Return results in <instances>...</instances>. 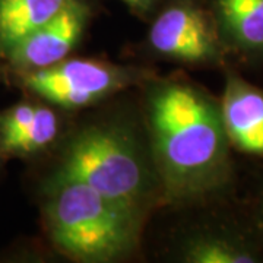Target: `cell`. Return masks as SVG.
<instances>
[{"instance_id": "obj_1", "label": "cell", "mask_w": 263, "mask_h": 263, "mask_svg": "<svg viewBox=\"0 0 263 263\" xmlns=\"http://www.w3.org/2000/svg\"><path fill=\"white\" fill-rule=\"evenodd\" d=\"M151 124L161 171L174 193L197 196L226 186L230 141L211 98L187 85L164 86L152 98Z\"/></svg>"}, {"instance_id": "obj_2", "label": "cell", "mask_w": 263, "mask_h": 263, "mask_svg": "<svg viewBox=\"0 0 263 263\" xmlns=\"http://www.w3.org/2000/svg\"><path fill=\"white\" fill-rule=\"evenodd\" d=\"M46 218L54 245L85 262L120 257L130 250L138 234V214L76 180L54 179Z\"/></svg>"}, {"instance_id": "obj_3", "label": "cell", "mask_w": 263, "mask_h": 263, "mask_svg": "<svg viewBox=\"0 0 263 263\" xmlns=\"http://www.w3.org/2000/svg\"><path fill=\"white\" fill-rule=\"evenodd\" d=\"M56 177L84 183L135 214L148 192L139 152L126 135L111 127L78 133L65 149Z\"/></svg>"}, {"instance_id": "obj_4", "label": "cell", "mask_w": 263, "mask_h": 263, "mask_svg": "<svg viewBox=\"0 0 263 263\" xmlns=\"http://www.w3.org/2000/svg\"><path fill=\"white\" fill-rule=\"evenodd\" d=\"M24 82L31 91L50 103L76 108L114 91L122 85L123 75L120 70L104 63L75 59L28 70Z\"/></svg>"}, {"instance_id": "obj_5", "label": "cell", "mask_w": 263, "mask_h": 263, "mask_svg": "<svg viewBox=\"0 0 263 263\" xmlns=\"http://www.w3.org/2000/svg\"><path fill=\"white\" fill-rule=\"evenodd\" d=\"M152 47L183 62H209L218 56V44L205 16L186 6L170 8L151 28Z\"/></svg>"}, {"instance_id": "obj_6", "label": "cell", "mask_w": 263, "mask_h": 263, "mask_svg": "<svg viewBox=\"0 0 263 263\" xmlns=\"http://www.w3.org/2000/svg\"><path fill=\"white\" fill-rule=\"evenodd\" d=\"M86 10L76 0H67L63 9L47 24L21 41L8 57L13 65L28 72L65 60L79 41L85 27Z\"/></svg>"}, {"instance_id": "obj_7", "label": "cell", "mask_w": 263, "mask_h": 263, "mask_svg": "<svg viewBox=\"0 0 263 263\" xmlns=\"http://www.w3.org/2000/svg\"><path fill=\"white\" fill-rule=\"evenodd\" d=\"M228 141L245 154L263 157V92L230 76L219 105Z\"/></svg>"}, {"instance_id": "obj_8", "label": "cell", "mask_w": 263, "mask_h": 263, "mask_svg": "<svg viewBox=\"0 0 263 263\" xmlns=\"http://www.w3.org/2000/svg\"><path fill=\"white\" fill-rule=\"evenodd\" d=\"M67 0H0V51L6 56L47 24Z\"/></svg>"}, {"instance_id": "obj_9", "label": "cell", "mask_w": 263, "mask_h": 263, "mask_svg": "<svg viewBox=\"0 0 263 263\" xmlns=\"http://www.w3.org/2000/svg\"><path fill=\"white\" fill-rule=\"evenodd\" d=\"M218 15L234 47L263 54V0H218Z\"/></svg>"}, {"instance_id": "obj_10", "label": "cell", "mask_w": 263, "mask_h": 263, "mask_svg": "<svg viewBox=\"0 0 263 263\" xmlns=\"http://www.w3.org/2000/svg\"><path fill=\"white\" fill-rule=\"evenodd\" d=\"M189 260L195 263H252L257 262V256L245 245L228 238L209 237L190 247Z\"/></svg>"}, {"instance_id": "obj_11", "label": "cell", "mask_w": 263, "mask_h": 263, "mask_svg": "<svg viewBox=\"0 0 263 263\" xmlns=\"http://www.w3.org/2000/svg\"><path fill=\"white\" fill-rule=\"evenodd\" d=\"M57 130H59V124H57L56 114L47 107L37 105L34 117L27 126V129L10 142L5 151L15 154L35 152L54 141Z\"/></svg>"}, {"instance_id": "obj_12", "label": "cell", "mask_w": 263, "mask_h": 263, "mask_svg": "<svg viewBox=\"0 0 263 263\" xmlns=\"http://www.w3.org/2000/svg\"><path fill=\"white\" fill-rule=\"evenodd\" d=\"M35 108L37 105L29 103L18 104L0 117V146L3 149L27 129L34 117Z\"/></svg>"}, {"instance_id": "obj_13", "label": "cell", "mask_w": 263, "mask_h": 263, "mask_svg": "<svg viewBox=\"0 0 263 263\" xmlns=\"http://www.w3.org/2000/svg\"><path fill=\"white\" fill-rule=\"evenodd\" d=\"M259 215H260V219H262L263 224V184L262 189H260V193H259Z\"/></svg>"}, {"instance_id": "obj_14", "label": "cell", "mask_w": 263, "mask_h": 263, "mask_svg": "<svg viewBox=\"0 0 263 263\" xmlns=\"http://www.w3.org/2000/svg\"><path fill=\"white\" fill-rule=\"evenodd\" d=\"M123 2L129 3V5H132V6H141V5H143L146 0H123Z\"/></svg>"}]
</instances>
